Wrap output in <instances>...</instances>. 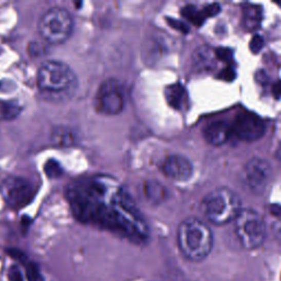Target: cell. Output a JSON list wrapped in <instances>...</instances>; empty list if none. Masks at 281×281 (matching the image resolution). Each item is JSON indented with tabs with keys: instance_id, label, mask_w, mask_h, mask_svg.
I'll return each mask as SVG.
<instances>
[{
	"instance_id": "obj_11",
	"label": "cell",
	"mask_w": 281,
	"mask_h": 281,
	"mask_svg": "<svg viewBox=\"0 0 281 281\" xmlns=\"http://www.w3.org/2000/svg\"><path fill=\"white\" fill-rule=\"evenodd\" d=\"M163 173L176 181H187L194 174V166L191 162L181 155L168 156L163 163Z\"/></svg>"
},
{
	"instance_id": "obj_31",
	"label": "cell",
	"mask_w": 281,
	"mask_h": 281,
	"mask_svg": "<svg viewBox=\"0 0 281 281\" xmlns=\"http://www.w3.org/2000/svg\"><path fill=\"white\" fill-rule=\"evenodd\" d=\"M277 5H278V6H280V7H281V3H277Z\"/></svg>"
},
{
	"instance_id": "obj_27",
	"label": "cell",
	"mask_w": 281,
	"mask_h": 281,
	"mask_svg": "<svg viewBox=\"0 0 281 281\" xmlns=\"http://www.w3.org/2000/svg\"><path fill=\"white\" fill-rule=\"evenodd\" d=\"M167 21L175 29H177V30H179L181 32H187L188 31V29L186 28V26H184L183 23H181L180 21H177V20H175V19H170V18L167 19Z\"/></svg>"
},
{
	"instance_id": "obj_13",
	"label": "cell",
	"mask_w": 281,
	"mask_h": 281,
	"mask_svg": "<svg viewBox=\"0 0 281 281\" xmlns=\"http://www.w3.org/2000/svg\"><path fill=\"white\" fill-rule=\"evenodd\" d=\"M165 97L168 104L176 110H181L187 103V91L180 84L168 86L165 90Z\"/></svg>"
},
{
	"instance_id": "obj_6",
	"label": "cell",
	"mask_w": 281,
	"mask_h": 281,
	"mask_svg": "<svg viewBox=\"0 0 281 281\" xmlns=\"http://www.w3.org/2000/svg\"><path fill=\"white\" fill-rule=\"evenodd\" d=\"M234 226L239 243L246 250L260 247L266 239V223L263 216L252 209H242L234 220Z\"/></svg>"
},
{
	"instance_id": "obj_19",
	"label": "cell",
	"mask_w": 281,
	"mask_h": 281,
	"mask_svg": "<svg viewBox=\"0 0 281 281\" xmlns=\"http://www.w3.org/2000/svg\"><path fill=\"white\" fill-rule=\"evenodd\" d=\"M261 20V9L255 6H248L244 10V23L247 29L258 28Z\"/></svg>"
},
{
	"instance_id": "obj_15",
	"label": "cell",
	"mask_w": 281,
	"mask_h": 281,
	"mask_svg": "<svg viewBox=\"0 0 281 281\" xmlns=\"http://www.w3.org/2000/svg\"><path fill=\"white\" fill-rule=\"evenodd\" d=\"M8 253H9L10 256H12L13 258H15L25 265L28 281H45L43 276L41 275V272H40L39 267L34 263L29 261L25 254L21 253L20 251H17V250H10Z\"/></svg>"
},
{
	"instance_id": "obj_18",
	"label": "cell",
	"mask_w": 281,
	"mask_h": 281,
	"mask_svg": "<svg viewBox=\"0 0 281 281\" xmlns=\"http://www.w3.org/2000/svg\"><path fill=\"white\" fill-rule=\"evenodd\" d=\"M22 106L18 101L0 100V121H11L18 118Z\"/></svg>"
},
{
	"instance_id": "obj_26",
	"label": "cell",
	"mask_w": 281,
	"mask_h": 281,
	"mask_svg": "<svg viewBox=\"0 0 281 281\" xmlns=\"http://www.w3.org/2000/svg\"><path fill=\"white\" fill-rule=\"evenodd\" d=\"M9 281H23V276L20 268L18 266H12L8 272Z\"/></svg>"
},
{
	"instance_id": "obj_2",
	"label": "cell",
	"mask_w": 281,
	"mask_h": 281,
	"mask_svg": "<svg viewBox=\"0 0 281 281\" xmlns=\"http://www.w3.org/2000/svg\"><path fill=\"white\" fill-rule=\"evenodd\" d=\"M179 252L190 261H201L211 253L213 234L208 224L197 218L182 221L177 231Z\"/></svg>"
},
{
	"instance_id": "obj_5",
	"label": "cell",
	"mask_w": 281,
	"mask_h": 281,
	"mask_svg": "<svg viewBox=\"0 0 281 281\" xmlns=\"http://www.w3.org/2000/svg\"><path fill=\"white\" fill-rule=\"evenodd\" d=\"M75 21L67 9L53 7L45 11L39 20L38 30L41 38L50 44H62L73 34Z\"/></svg>"
},
{
	"instance_id": "obj_25",
	"label": "cell",
	"mask_w": 281,
	"mask_h": 281,
	"mask_svg": "<svg viewBox=\"0 0 281 281\" xmlns=\"http://www.w3.org/2000/svg\"><path fill=\"white\" fill-rule=\"evenodd\" d=\"M235 77H236L235 70L231 66H228L227 68H224L219 74V78L222 80H227V82H232V80L235 79Z\"/></svg>"
},
{
	"instance_id": "obj_10",
	"label": "cell",
	"mask_w": 281,
	"mask_h": 281,
	"mask_svg": "<svg viewBox=\"0 0 281 281\" xmlns=\"http://www.w3.org/2000/svg\"><path fill=\"white\" fill-rule=\"evenodd\" d=\"M266 126L263 120L251 112L238 114L232 125V132H234L238 139L245 142H255L265 134Z\"/></svg>"
},
{
	"instance_id": "obj_23",
	"label": "cell",
	"mask_w": 281,
	"mask_h": 281,
	"mask_svg": "<svg viewBox=\"0 0 281 281\" xmlns=\"http://www.w3.org/2000/svg\"><path fill=\"white\" fill-rule=\"evenodd\" d=\"M265 45V41H264V39L261 35H255L253 39H252V41L250 43V49L252 50L253 53H258L263 50V47Z\"/></svg>"
},
{
	"instance_id": "obj_17",
	"label": "cell",
	"mask_w": 281,
	"mask_h": 281,
	"mask_svg": "<svg viewBox=\"0 0 281 281\" xmlns=\"http://www.w3.org/2000/svg\"><path fill=\"white\" fill-rule=\"evenodd\" d=\"M218 60L215 56L214 50L209 46H202L195 52V64L198 68L210 69L214 66V61Z\"/></svg>"
},
{
	"instance_id": "obj_22",
	"label": "cell",
	"mask_w": 281,
	"mask_h": 281,
	"mask_svg": "<svg viewBox=\"0 0 281 281\" xmlns=\"http://www.w3.org/2000/svg\"><path fill=\"white\" fill-rule=\"evenodd\" d=\"M216 59L219 61H224V62H230L233 58V52L232 50L228 49V47H218V49L214 50Z\"/></svg>"
},
{
	"instance_id": "obj_12",
	"label": "cell",
	"mask_w": 281,
	"mask_h": 281,
	"mask_svg": "<svg viewBox=\"0 0 281 281\" xmlns=\"http://www.w3.org/2000/svg\"><path fill=\"white\" fill-rule=\"evenodd\" d=\"M202 134L205 142L213 146H221L229 141L232 134V126L226 121H215L207 125Z\"/></svg>"
},
{
	"instance_id": "obj_7",
	"label": "cell",
	"mask_w": 281,
	"mask_h": 281,
	"mask_svg": "<svg viewBox=\"0 0 281 281\" xmlns=\"http://www.w3.org/2000/svg\"><path fill=\"white\" fill-rule=\"evenodd\" d=\"M95 109L103 116H117L124 108L121 85L116 79H106L99 86L95 96Z\"/></svg>"
},
{
	"instance_id": "obj_30",
	"label": "cell",
	"mask_w": 281,
	"mask_h": 281,
	"mask_svg": "<svg viewBox=\"0 0 281 281\" xmlns=\"http://www.w3.org/2000/svg\"><path fill=\"white\" fill-rule=\"evenodd\" d=\"M279 232H280V235H281V226H280V229H279Z\"/></svg>"
},
{
	"instance_id": "obj_21",
	"label": "cell",
	"mask_w": 281,
	"mask_h": 281,
	"mask_svg": "<svg viewBox=\"0 0 281 281\" xmlns=\"http://www.w3.org/2000/svg\"><path fill=\"white\" fill-rule=\"evenodd\" d=\"M45 172L49 177L58 178L63 174V170L61 165L56 160H49L45 165Z\"/></svg>"
},
{
	"instance_id": "obj_14",
	"label": "cell",
	"mask_w": 281,
	"mask_h": 281,
	"mask_svg": "<svg viewBox=\"0 0 281 281\" xmlns=\"http://www.w3.org/2000/svg\"><path fill=\"white\" fill-rule=\"evenodd\" d=\"M51 142L55 146L59 147H69L73 146L75 143V135L69 127L56 126L51 134Z\"/></svg>"
},
{
	"instance_id": "obj_24",
	"label": "cell",
	"mask_w": 281,
	"mask_h": 281,
	"mask_svg": "<svg viewBox=\"0 0 281 281\" xmlns=\"http://www.w3.org/2000/svg\"><path fill=\"white\" fill-rule=\"evenodd\" d=\"M221 11V6L219 4H211L204 8V10L202 11L204 18L209 17H213V15H216Z\"/></svg>"
},
{
	"instance_id": "obj_28",
	"label": "cell",
	"mask_w": 281,
	"mask_h": 281,
	"mask_svg": "<svg viewBox=\"0 0 281 281\" xmlns=\"http://www.w3.org/2000/svg\"><path fill=\"white\" fill-rule=\"evenodd\" d=\"M272 92H274L275 97H281V82H278L274 85V88H272Z\"/></svg>"
},
{
	"instance_id": "obj_8",
	"label": "cell",
	"mask_w": 281,
	"mask_h": 281,
	"mask_svg": "<svg viewBox=\"0 0 281 281\" xmlns=\"http://www.w3.org/2000/svg\"><path fill=\"white\" fill-rule=\"evenodd\" d=\"M0 190L7 203L14 209L26 207L35 197L34 184L22 177H8Z\"/></svg>"
},
{
	"instance_id": "obj_1",
	"label": "cell",
	"mask_w": 281,
	"mask_h": 281,
	"mask_svg": "<svg viewBox=\"0 0 281 281\" xmlns=\"http://www.w3.org/2000/svg\"><path fill=\"white\" fill-rule=\"evenodd\" d=\"M66 198L75 218L120 233L126 237L146 236L138 210L125 192L107 177L79 179L69 183Z\"/></svg>"
},
{
	"instance_id": "obj_9",
	"label": "cell",
	"mask_w": 281,
	"mask_h": 281,
	"mask_svg": "<svg viewBox=\"0 0 281 281\" xmlns=\"http://www.w3.org/2000/svg\"><path fill=\"white\" fill-rule=\"evenodd\" d=\"M272 177L270 164L263 158H253L248 160L244 168V180L246 184L256 194H261L266 190Z\"/></svg>"
},
{
	"instance_id": "obj_4",
	"label": "cell",
	"mask_w": 281,
	"mask_h": 281,
	"mask_svg": "<svg viewBox=\"0 0 281 281\" xmlns=\"http://www.w3.org/2000/svg\"><path fill=\"white\" fill-rule=\"evenodd\" d=\"M240 199L229 188L214 189L202 200V212L207 220L215 226H224L234 221L242 210Z\"/></svg>"
},
{
	"instance_id": "obj_29",
	"label": "cell",
	"mask_w": 281,
	"mask_h": 281,
	"mask_svg": "<svg viewBox=\"0 0 281 281\" xmlns=\"http://www.w3.org/2000/svg\"><path fill=\"white\" fill-rule=\"evenodd\" d=\"M276 158H277L278 162L281 164V142L279 143V145L276 149Z\"/></svg>"
},
{
	"instance_id": "obj_20",
	"label": "cell",
	"mask_w": 281,
	"mask_h": 281,
	"mask_svg": "<svg viewBox=\"0 0 281 281\" xmlns=\"http://www.w3.org/2000/svg\"><path fill=\"white\" fill-rule=\"evenodd\" d=\"M182 15L195 26H201L205 20L202 11H199L195 6H186L182 9Z\"/></svg>"
},
{
	"instance_id": "obj_3",
	"label": "cell",
	"mask_w": 281,
	"mask_h": 281,
	"mask_svg": "<svg viewBox=\"0 0 281 281\" xmlns=\"http://www.w3.org/2000/svg\"><path fill=\"white\" fill-rule=\"evenodd\" d=\"M39 90L52 100L68 97L77 87V77L66 63L50 60L44 62L38 70Z\"/></svg>"
},
{
	"instance_id": "obj_16",
	"label": "cell",
	"mask_w": 281,
	"mask_h": 281,
	"mask_svg": "<svg viewBox=\"0 0 281 281\" xmlns=\"http://www.w3.org/2000/svg\"><path fill=\"white\" fill-rule=\"evenodd\" d=\"M144 194H145L147 200L152 203L163 202L167 197L165 187L156 180H149L145 182V184H144Z\"/></svg>"
}]
</instances>
